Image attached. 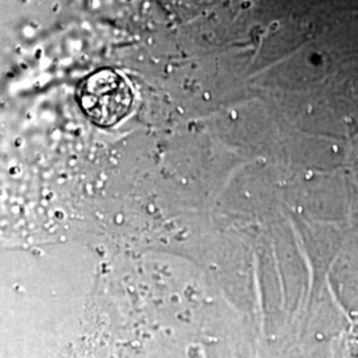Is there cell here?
I'll list each match as a JSON object with an SVG mask.
<instances>
[{
  "label": "cell",
  "instance_id": "obj_1",
  "mask_svg": "<svg viewBox=\"0 0 358 358\" xmlns=\"http://www.w3.org/2000/svg\"><path fill=\"white\" fill-rule=\"evenodd\" d=\"M78 103L94 124L113 127L129 115L133 93L128 83L115 71L103 69L81 84Z\"/></svg>",
  "mask_w": 358,
  "mask_h": 358
}]
</instances>
